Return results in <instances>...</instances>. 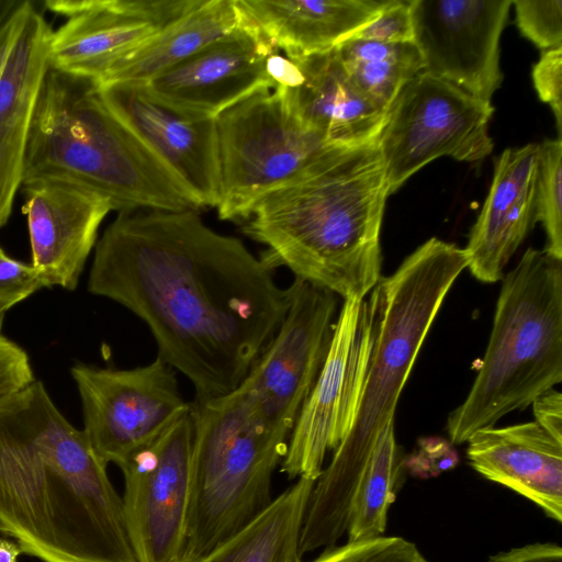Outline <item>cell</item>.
Returning a JSON list of instances; mask_svg holds the SVG:
<instances>
[{"instance_id": "obj_1", "label": "cell", "mask_w": 562, "mask_h": 562, "mask_svg": "<svg viewBox=\"0 0 562 562\" xmlns=\"http://www.w3.org/2000/svg\"><path fill=\"white\" fill-rule=\"evenodd\" d=\"M88 290L143 321L199 400L241 383L290 301L272 268L194 210L120 212L97 243Z\"/></svg>"}, {"instance_id": "obj_2", "label": "cell", "mask_w": 562, "mask_h": 562, "mask_svg": "<svg viewBox=\"0 0 562 562\" xmlns=\"http://www.w3.org/2000/svg\"><path fill=\"white\" fill-rule=\"evenodd\" d=\"M108 464L41 381L0 400V532L42 562H138Z\"/></svg>"}, {"instance_id": "obj_3", "label": "cell", "mask_w": 562, "mask_h": 562, "mask_svg": "<svg viewBox=\"0 0 562 562\" xmlns=\"http://www.w3.org/2000/svg\"><path fill=\"white\" fill-rule=\"evenodd\" d=\"M389 195L376 139L336 147L301 179L263 196L244 232L273 270L344 300H362L381 277V225Z\"/></svg>"}, {"instance_id": "obj_4", "label": "cell", "mask_w": 562, "mask_h": 562, "mask_svg": "<svg viewBox=\"0 0 562 562\" xmlns=\"http://www.w3.org/2000/svg\"><path fill=\"white\" fill-rule=\"evenodd\" d=\"M468 267L463 248L432 237L370 292L373 342L352 426L314 482L307 504L317 522L347 525L355 487L387 424L440 307Z\"/></svg>"}, {"instance_id": "obj_5", "label": "cell", "mask_w": 562, "mask_h": 562, "mask_svg": "<svg viewBox=\"0 0 562 562\" xmlns=\"http://www.w3.org/2000/svg\"><path fill=\"white\" fill-rule=\"evenodd\" d=\"M64 182L119 212L198 210L182 184L111 110L98 83L49 67L32 120L22 186Z\"/></svg>"}, {"instance_id": "obj_6", "label": "cell", "mask_w": 562, "mask_h": 562, "mask_svg": "<svg viewBox=\"0 0 562 562\" xmlns=\"http://www.w3.org/2000/svg\"><path fill=\"white\" fill-rule=\"evenodd\" d=\"M502 280L479 372L448 416L456 445L531 406L562 381V260L529 248Z\"/></svg>"}, {"instance_id": "obj_7", "label": "cell", "mask_w": 562, "mask_h": 562, "mask_svg": "<svg viewBox=\"0 0 562 562\" xmlns=\"http://www.w3.org/2000/svg\"><path fill=\"white\" fill-rule=\"evenodd\" d=\"M191 404V479L178 560L206 554L271 503L290 437L262 423L237 390Z\"/></svg>"}, {"instance_id": "obj_8", "label": "cell", "mask_w": 562, "mask_h": 562, "mask_svg": "<svg viewBox=\"0 0 562 562\" xmlns=\"http://www.w3.org/2000/svg\"><path fill=\"white\" fill-rule=\"evenodd\" d=\"M217 213L245 222L267 194L304 177L334 148L304 126L282 95L260 89L215 117Z\"/></svg>"}, {"instance_id": "obj_9", "label": "cell", "mask_w": 562, "mask_h": 562, "mask_svg": "<svg viewBox=\"0 0 562 562\" xmlns=\"http://www.w3.org/2000/svg\"><path fill=\"white\" fill-rule=\"evenodd\" d=\"M491 101L422 71L386 112L376 138L389 194L430 161L449 156L479 161L493 150Z\"/></svg>"}, {"instance_id": "obj_10", "label": "cell", "mask_w": 562, "mask_h": 562, "mask_svg": "<svg viewBox=\"0 0 562 562\" xmlns=\"http://www.w3.org/2000/svg\"><path fill=\"white\" fill-rule=\"evenodd\" d=\"M288 288L279 328L235 390L262 423L290 436L326 359L338 296L295 278Z\"/></svg>"}, {"instance_id": "obj_11", "label": "cell", "mask_w": 562, "mask_h": 562, "mask_svg": "<svg viewBox=\"0 0 562 562\" xmlns=\"http://www.w3.org/2000/svg\"><path fill=\"white\" fill-rule=\"evenodd\" d=\"M373 342L367 299L344 300L321 372L294 423L280 472L316 481L355 420Z\"/></svg>"}, {"instance_id": "obj_12", "label": "cell", "mask_w": 562, "mask_h": 562, "mask_svg": "<svg viewBox=\"0 0 562 562\" xmlns=\"http://www.w3.org/2000/svg\"><path fill=\"white\" fill-rule=\"evenodd\" d=\"M94 452L117 467L190 408L176 371L159 356L133 369L78 363L70 369Z\"/></svg>"}, {"instance_id": "obj_13", "label": "cell", "mask_w": 562, "mask_h": 562, "mask_svg": "<svg viewBox=\"0 0 562 562\" xmlns=\"http://www.w3.org/2000/svg\"><path fill=\"white\" fill-rule=\"evenodd\" d=\"M193 413L190 408L120 465L130 539L138 562H176L187 519Z\"/></svg>"}, {"instance_id": "obj_14", "label": "cell", "mask_w": 562, "mask_h": 562, "mask_svg": "<svg viewBox=\"0 0 562 562\" xmlns=\"http://www.w3.org/2000/svg\"><path fill=\"white\" fill-rule=\"evenodd\" d=\"M510 0H412L424 72L491 101L503 81L499 41Z\"/></svg>"}, {"instance_id": "obj_15", "label": "cell", "mask_w": 562, "mask_h": 562, "mask_svg": "<svg viewBox=\"0 0 562 562\" xmlns=\"http://www.w3.org/2000/svg\"><path fill=\"white\" fill-rule=\"evenodd\" d=\"M99 90L111 110L182 184L198 209L215 207L220 184L215 119L178 111L138 82L102 85Z\"/></svg>"}, {"instance_id": "obj_16", "label": "cell", "mask_w": 562, "mask_h": 562, "mask_svg": "<svg viewBox=\"0 0 562 562\" xmlns=\"http://www.w3.org/2000/svg\"><path fill=\"white\" fill-rule=\"evenodd\" d=\"M238 16L233 31L143 85L173 109L209 119L260 89H273L266 59L276 49Z\"/></svg>"}, {"instance_id": "obj_17", "label": "cell", "mask_w": 562, "mask_h": 562, "mask_svg": "<svg viewBox=\"0 0 562 562\" xmlns=\"http://www.w3.org/2000/svg\"><path fill=\"white\" fill-rule=\"evenodd\" d=\"M24 192L32 266L45 286L75 290L111 205L64 182H40L24 187Z\"/></svg>"}, {"instance_id": "obj_18", "label": "cell", "mask_w": 562, "mask_h": 562, "mask_svg": "<svg viewBox=\"0 0 562 562\" xmlns=\"http://www.w3.org/2000/svg\"><path fill=\"white\" fill-rule=\"evenodd\" d=\"M539 144L507 148L494 164L488 194L464 248L468 269L481 282L494 283L526 238L533 222Z\"/></svg>"}, {"instance_id": "obj_19", "label": "cell", "mask_w": 562, "mask_h": 562, "mask_svg": "<svg viewBox=\"0 0 562 562\" xmlns=\"http://www.w3.org/2000/svg\"><path fill=\"white\" fill-rule=\"evenodd\" d=\"M467 443L474 471L562 522V441L533 420L476 430Z\"/></svg>"}, {"instance_id": "obj_20", "label": "cell", "mask_w": 562, "mask_h": 562, "mask_svg": "<svg viewBox=\"0 0 562 562\" xmlns=\"http://www.w3.org/2000/svg\"><path fill=\"white\" fill-rule=\"evenodd\" d=\"M53 31L30 10L0 77V227L9 220L22 184L26 142L38 95L49 69Z\"/></svg>"}, {"instance_id": "obj_21", "label": "cell", "mask_w": 562, "mask_h": 562, "mask_svg": "<svg viewBox=\"0 0 562 562\" xmlns=\"http://www.w3.org/2000/svg\"><path fill=\"white\" fill-rule=\"evenodd\" d=\"M45 4L68 18L52 33L49 67L94 81L162 30L134 16L126 0H49Z\"/></svg>"}, {"instance_id": "obj_22", "label": "cell", "mask_w": 562, "mask_h": 562, "mask_svg": "<svg viewBox=\"0 0 562 562\" xmlns=\"http://www.w3.org/2000/svg\"><path fill=\"white\" fill-rule=\"evenodd\" d=\"M289 58L299 66L303 80L295 88L274 90L304 126L328 144L340 147L362 145L378 138L386 112L355 87L335 48Z\"/></svg>"}, {"instance_id": "obj_23", "label": "cell", "mask_w": 562, "mask_h": 562, "mask_svg": "<svg viewBox=\"0 0 562 562\" xmlns=\"http://www.w3.org/2000/svg\"><path fill=\"white\" fill-rule=\"evenodd\" d=\"M389 0H235L240 16L276 50L300 57L335 48Z\"/></svg>"}, {"instance_id": "obj_24", "label": "cell", "mask_w": 562, "mask_h": 562, "mask_svg": "<svg viewBox=\"0 0 562 562\" xmlns=\"http://www.w3.org/2000/svg\"><path fill=\"white\" fill-rule=\"evenodd\" d=\"M238 21L235 0H203L122 57L95 82L145 83L233 31Z\"/></svg>"}, {"instance_id": "obj_25", "label": "cell", "mask_w": 562, "mask_h": 562, "mask_svg": "<svg viewBox=\"0 0 562 562\" xmlns=\"http://www.w3.org/2000/svg\"><path fill=\"white\" fill-rule=\"evenodd\" d=\"M314 482L295 480L220 546L202 557L176 562H301L300 535Z\"/></svg>"}, {"instance_id": "obj_26", "label": "cell", "mask_w": 562, "mask_h": 562, "mask_svg": "<svg viewBox=\"0 0 562 562\" xmlns=\"http://www.w3.org/2000/svg\"><path fill=\"white\" fill-rule=\"evenodd\" d=\"M395 420L382 430L372 454L355 487L347 525V541L383 536L387 515L403 487L406 456L395 438Z\"/></svg>"}, {"instance_id": "obj_27", "label": "cell", "mask_w": 562, "mask_h": 562, "mask_svg": "<svg viewBox=\"0 0 562 562\" xmlns=\"http://www.w3.org/2000/svg\"><path fill=\"white\" fill-rule=\"evenodd\" d=\"M335 49L350 81L384 112L403 87L424 70L422 54L414 42L347 38Z\"/></svg>"}, {"instance_id": "obj_28", "label": "cell", "mask_w": 562, "mask_h": 562, "mask_svg": "<svg viewBox=\"0 0 562 562\" xmlns=\"http://www.w3.org/2000/svg\"><path fill=\"white\" fill-rule=\"evenodd\" d=\"M562 140L539 144L533 199V222H540L547 236L544 250L562 260Z\"/></svg>"}, {"instance_id": "obj_29", "label": "cell", "mask_w": 562, "mask_h": 562, "mask_svg": "<svg viewBox=\"0 0 562 562\" xmlns=\"http://www.w3.org/2000/svg\"><path fill=\"white\" fill-rule=\"evenodd\" d=\"M303 562V561H301ZM307 562H430L417 546L398 536H380L323 549Z\"/></svg>"}, {"instance_id": "obj_30", "label": "cell", "mask_w": 562, "mask_h": 562, "mask_svg": "<svg viewBox=\"0 0 562 562\" xmlns=\"http://www.w3.org/2000/svg\"><path fill=\"white\" fill-rule=\"evenodd\" d=\"M520 33L542 52L562 47L561 0H515Z\"/></svg>"}, {"instance_id": "obj_31", "label": "cell", "mask_w": 562, "mask_h": 562, "mask_svg": "<svg viewBox=\"0 0 562 562\" xmlns=\"http://www.w3.org/2000/svg\"><path fill=\"white\" fill-rule=\"evenodd\" d=\"M411 1L389 0L381 12L349 38L382 43L414 42Z\"/></svg>"}, {"instance_id": "obj_32", "label": "cell", "mask_w": 562, "mask_h": 562, "mask_svg": "<svg viewBox=\"0 0 562 562\" xmlns=\"http://www.w3.org/2000/svg\"><path fill=\"white\" fill-rule=\"evenodd\" d=\"M44 286L32 265L8 257L0 248V325L8 310Z\"/></svg>"}, {"instance_id": "obj_33", "label": "cell", "mask_w": 562, "mask_h": 562, "mask_svg": "<svg viewBox=\"0 0 562 562\" xmlns=\"http://www.w3.org/2000/svg\"><path fill=\"white\" fill-rule=\"evenodd\" d=\"M535 89L542 102L550 105L561 138L562 132V47L542 52L532 68Z\"/></svg>"}, {"instance_id": "obj_34", "label": "cell", "mask_w": 562, "mask_h": 562, "mask_svg": "<svg viewBox=\"0 0 562 562\" xmlns=\"http://www.w3.org/2000/svg\"><path fill=\"white\" fill-rule=\"evenodd\" d=\"M35 381L27 353L0 334V400Z\"/></svg>"}, {"instance_id": "obj_35", "label": "cell", "mask_w": 562, "mask_h": 562, "mask_svg": "<svg viewBox=\"0 0 562 562\" xmlns=\"http://www.w3.org/2000/svg\"><path fill=\"white\" fill-rule=\"evenodd\" d=\"M33 8L27 0H0V77L12 45Z\"/></svg>"}, {"instance_id": "obj_36", "label": "cell", "mask_w": 562, "mask_h": 562, "mask_svg": "<svg viewBox=\"0 0 562 562\" xmlns=\"http://www.w3.org/2000/svg\"><path fill=\"white\" fill-rule=\"evenodd\" d=\"M487 562H562V548L552 542H536L498 552Z\"/></svg>"}, {"instance_id": "obj_37", "label": "cell", "mask_w": 562, "mask_h": 562, "mask_svg": "<svg viewBox=\"0 0 562 562\" xmlns=\"http://www.w3.org/2000/svg\"><path fill=\"white\" fill-rule=\"evenodd\" d=\"M535 422L555 439L562 441V395L554 389L532 404Z\"/></svg>"}, {"instance_id": "obj_38", "label": "cell", "mask_w": 562, "mask_h": 562, "mask_svg": "<svg viewBox=\"0 0 562 562\" xmlns=\"http://www.w3.org/2000/svg\"><path fill=\"white\" fill-rule=\"evenodd\" d=\"M266 72L273 85V89H292L303 80L299 66L291 58L273 50L267 56Z\"/></svg>"}, {"instance_id": "obj_39", "label": "cell", "mask_w": 562, "mask_h": 562, "mask_svg": "<svg viewBox=\"0 0 562 562\" xmlns=\"http://www.w3.org/2000/svg\"><path fill=\"white\" fill-rule=\"evenodd\" d=\"M21 548L15 541L0 538V562H18Z\"/></svg>"}]
</instances>
